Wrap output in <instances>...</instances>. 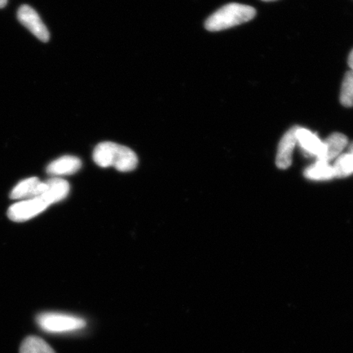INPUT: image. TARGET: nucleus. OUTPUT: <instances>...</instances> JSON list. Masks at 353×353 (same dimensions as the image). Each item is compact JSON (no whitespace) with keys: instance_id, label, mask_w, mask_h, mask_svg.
I'll use <instances>...</instances> for the list:
<instances>
[{"instance_id":"obj_8","label":"nucleus","mask_w":353,"mask_h":353,"mask_svg":"<svg viewBox=\"0 0 353 353\" xmlns=\"http://www.w3.org/2000/svg\"><path fill=\"white\" fill-rule=\"evenodd\" d=\"M82 162L77 157L64 156L50 163L47 167V173L56 178L72 175L81 170Z\"/></svg>"},{"instance_id":"obj_6","label":"nucleus","mask_w":353,"mask_h":353,"mask_svg":"<svg viewBox=\"0 0 353 353\" xmlns=\"http://www.w3.org/2000/svg\"><path fill=\"white\" fill-rule=\"evenodd\" d=\"M299 126H294L287 131L278 147L276 164L281 170L288 169L292 163V154L297 143L296 131Z\"/></svg>"},{"instance_id":"obj_19","label":"nucleus","mask_w":353,"mask_h":353,"mask_svg":"<svg viewBox=\"0 0 353 353\" xmlns=\"http://www.w3.org/2000/svg\"><path fill=\"white\" fill-rule=\"evenodd\" d=\"M350 153L353 154V143L351 145L350 147Z\"/></svg>"},{"instance_id":"obj_13","label":"nucleus","mask_w":353,"mask_h":353,"mask_svg":"<svg viewBox=\"0 0 353 353\" xmlns=\"http://www.w3.org/2000/svg\"><path fill=\"white\" fill-rule=\"evenodd\" d=\"M20 353H56L50 344L37 336H29L22 342Z\"/></svg>"},{"instance_id":"obj_17","label":"nucleus","mask_w":353,"mask_h":353,"mask_svg":"<svg viewBox=\"0 0 353 353\" xmlns=\"http://www.w3.org/2000/svg\"><path fill=\"white\" fill-rule=\"evenodd\" d=\"M8 0H0V8H3L7 6Z\"/></svg>"},{"instance_id":"obj_12","label":"nucleus","mask_w":353,"mask_h":353,"mask_svg":"<svg viewBox=\"0 0 353 353\" xmlns=\"http://www.w3.org/2000/svg\"><path fill=\"white\" fill-rule=\"evenodd\" d=\"M304 176L311 180H329L334 176V168L328 163L316 161V164L307 168Z\"/></svg>"},{"instance_id":"obj_9","label":"nucleus","mask_w":353,"mask_h":353,"mask_svg":"<svg viewBox=\"0 0 353 353\" xmlns=\"http://www.w3.org/2000/svg\"><path fill=\"white\" fill-rule=\"evenodd\" d=\"M297 143L307 156L319 159L323 152L324 144L315 134L310 130L298 127L296 131Z\"/></svg>"},{"instance_id":"obj_14","label":"nucleus","mask_w":353,"mask_h":353,"mask_svg":"<svg viewBox=\"0 0 353 353\" xmlns=\"http://www.w3.org/2000/svg\"><path fill=\"white\" fill-rule=\"evenodd\" d=\"M341 104L345 108L353 107V70L347 72L344 76L341 92Z\"/></svg>"},{"instance_id":"obj_18","label":"nucleus","mask_w":353,"mask_h":353,"mask_svg":"<svg viewBox=\"0 0 353 353\" xmlns=\"http://www.w3.org/2000/svg\"><path fill=\"white\" fill-rule=\"evenodd\" d=\"M262 1H264V2H272V1H276V0H262Z\"/></svg>"},{"instance_id":"obj_2","label":"nucleus","mask_w":353,"mask_h":353,"mask_svg":"<svg viewBox=\"0 0 353 353\" xmlns=\"http://www.w3.org/2000/svg\"><path fill=\"white\" fill-rule=\"evenodd\" d=\"M256 16L253 7L232 3L219 8L206 20L205 26L209 32H220L248 22Z\"/></svg>"},{"instance_id":"obj_4","label":"nucleus","mask_w":353,"mask_h":353,"mask_svg":"<svg viewBox=\"0 0 353 353\" xmlns=\"http://www.w3.org/2000/svg\"><path fill=\"white\" fill-rule=\"evenodd\" d=\"M50 205L42 196L30 198L11 205L8 210V216L13 222H25L41 214Z\"/></svg>"},{"instance_id":"obj_16","label":"nucleus","mask_w":353,"mask_h":353,"mask_svg":"<svg viewBox=\"0 0 353 353\" xmlns=\"http://www.w3.org/2000/svg\"><path fill=\"white\" fill-rule=\"evenodd\" d=\"M347 63L350 68L353 70V50L351 51L350 56H348Z\"/></svg>"},{"instance_id":"obj_15","label":"nucleus","mask_w":353,"mask_h":353,"mask_svg":"<svg viewBox=\"0 0 353 353\" xmlns=\"http://www.w3.org/2000/svg\"><path fill=\"white\" fill-rule=\"evenodd\" d=\"M334 168V176L344 178L353 174V154H344L338 158Z\"/></svg>"},{"instance_id":"obj_3","label":"nucleus","mask_w":353,"mask_h":353,"mask_svg":"<svg viewBox=\"0 0 353 353\" xmlns=\"http://www.w3.org/2000/svg\"><path fill=\"white\" fill-rule=\"evenodd\" d=\"M37 321L39 328L50 334L74 332L86 326V321L82 317L60 312L41 313Z\"/></svg>"},{"instance_id":"obj_5","label":"nucleus","mask_w":353,"mask_h":353,"mask_svg":"<svg viewBox=\"0 0 353 353\" xmlns=\"http://www.w3.org/2000/svg\"><path fill=\"white\" fill-rule=\"evenodd\" d=\"M17 19L39 41L46 43L50 41V34L47 26L43 24L41 17L32 7L21 6L17 11Z\"/></svg>"},{"instance_id":"obj_11","label":"nucleus","mask_w":353,"mask_h":353,"mask_svg":"<svg viewBox=\"0 0 353 353\" xmlns=\"http://www.w3.org/2000/svg\"><path fill=\"white\" fill-rule=\"evenodd\" d=\"M46 183V191L41 196L46 199L50 205L63 201L68 196L70 185L65 180L54 176V178L47 180Z\"/></svg>"},{"instance_id":"obj_10","label":"nucleus","mask_w":353,"mask_h":353,"mask_svg":"<svg viewBox=\"0 0 353 353\" xmlns=\"http://www.w3.org/2000/svg\"><path fill=\"white\" fill-rule=\"evenodd\" d=\"M347 143L348 140L345 135L339 134V132H334L324 141L323 152L317 159V161L328 163L338 157L343 150L347 147Z\"/></svg>"},{"instance_id":"obj_1","label":"nucleus","mask_w":353,"mask_h":353,"mask_svg":"<svg viewBox=\"0 0 353 353\" xmlns=\"http://www.w3.org/2000/svg\"><path fill=\"white\" fill-rule=\"evenodd\" d=\"M92 158L101 168L112 166L121 172L135 170L139 162L138 157L132 150L112 142L101 143L97 145Z\"/></svg>"},{"instance_id":"obj_7","label":"nucleus","mask_w":353,"mask_h":353,"mask_svg":"<svg viewBox=\"0 0 353 353\" xmlns=\"http://www.w3.org/2000/svg\"><path fill=\"white\" fill-rule=\"evenodd\" d=\"M46 189V182H41L37 176H32L17 184L16 187L12 190L10 198L12 200H28V199L41 196Z\"/></svg>"}]
</instances>
